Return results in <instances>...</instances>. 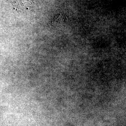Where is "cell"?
Instances as JSON below:
<instances>
[{
    "label": "cell",
    "instance_id": "6da1fadb",
    "mask_svg": "<svg viewBox=\"0 0 126 126\" xmlns=\"http://www.w3.org/2000/svg\"><path fill=\"white\" fill-rule=\"evenodd\" d=\"M11 2L16 9L20 11L29 10L32 5L29 0H11Z\"/></svg>",
    "mask_w": 126,
    "mask_h": 126
}]
</instances>
